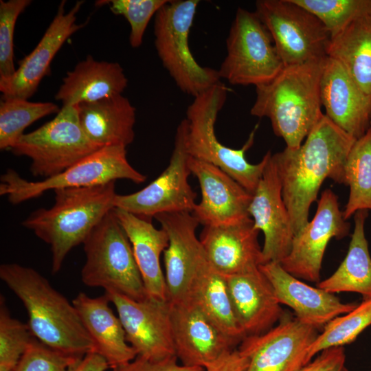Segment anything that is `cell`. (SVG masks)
<instances>
[{"instance_id":"obj_37","label":"cell","mask_w":371,"mask_h":371,"mask_svg":"<svg viewBox=\"0 0 371 371\" xmlns=\"http://www.w3.org/2000/svg\"><path fill=\"white\" fill-rule=\"evenodd\" d=\"M169 0H111L98 1L96 5L110 4L115 14L126 18L131 26L129 43L132 47H139L143 41L148 24L154 14Z\"/></svg>"},{"instance_id":"obj_6","label":"cell","mask_w":371,"mask_h":371,"mask_svg":"<svg viewBox=\"0 0 371 371\" xmlns=\"http://www.w3.org/2000/svg\"><path fill=\"white\" fill-rule=\"evenodd\" d=\"M82 244L86 260L81 279L86 286L102 287L137 301L148 296L131 243L113 209Z\"/></svg>"},{"instance_id":"obj_1","label":"cell","mask_w":371,"mask_h":371,"mask_svg":"<svg viewBox=\"0 0 371 371\" xmlns=\"http://www.w3.org/2000/svg\"><path fill=\"white\" fill-rule=\"evenodd\" d=\"M356 140L324 115L298 148L272 155L295 235L308 223L310 207L326 179L346 186V159Z\"/></svg>"},{"instance_id":"obj_20","label":"cell","mask_w":371,"mask_h":371,"mask_svg":"<svg viewBox=\"0 0 371 371\" xmlns=\"http://www.w3.org/2000/svg\"><path fill=\"white\" fill-rule=\"evenodd\" d=\"M320 98L324 114L344 132L357 139L371 127V95L364 93L337 60H325Z\"/></svg>"},{"instance_id":"obj_4","label":"cell","mask_w":371,"mask_h":371,"mask_svg":"<svg viewBox=\"0 0 371 371\" xmlns=\"http://www.w3.org/2000/svg\"><path fill=\"white\" fill-rule=\"evenodd\" d=\"M115 181L85 188L54 190L49 208L32 212L22 225L50 246L52 272L60 271L69 252L83 243L93 228L113 209Z\"/></svg>"},{"instance_id":"obj_28","label":"cell","mask_w":371,"mask_h":371,"mask_svg":"<svg viewBox=\"0 0 371 371\" xmlns=\"http://www.w3.org/2000/svg\"><path fill=\"white\" fill-rule=\"evenodd\" d=\"M127 84L119 63L98 61L88 56L67 73L55 98L63 106H76L122 94Z\"/></svg>"},{"instance_id":"obj_40","label":"cell","mask_w":371,"mask_h":371,"mask_svg":"<svg viewBox=\"0 0 371 371\" xmlns=\"http://www.w3.org/2000/svg\"><path fill=\"white\" fill-rule=\"evenodd\" d=\"M177 357L159 361H151L137 357L128 363L117 366L111 371H203L204 368L189 367L177 363Z\"/></svg>"},{"instance_id":"obj_36","label":"cell","mask_w":371,"mask_h":371,"mask_svg":"<svg viewBox=\"0 0 371 371\" xmlns=\"http://www.w3.org/2000/svg\"><path fill=\"white\" fill-rule=\"evenodd\" d=\"M316 16L330 36H335L368 4L369 0H293Z\"/></svg>"},{"instance_id":"obj_9","label":"cell","mask_w":371,"mask_h":371,"mask_svg":"<svg viewBox=\"0 0 371 371\" xmlns=\"http://www.w3.org/2000/svg\"><path fill=\"white\" fill-rule=\"evenodd\" d=\"M100 148L83 131L76 106H63L53 120L24 133L10 150L31 159L30 170L34 177L46 179Z\"/></svg>"},{"instance_id":"obj_29","label":"cell","mask_w":371,"mask_h":371,"mask_svg":"<svg viewBox=\"0 0 371 371\" xmlns=\"http://www.w3.org/2000/svg\"><path fill=\"white\" fill-rule=\"evenodd\" d=\"M186 302L197 306L221 331L237 344L246 337L234 316L225 278L210 264L204 250L199 258Z\"/></svg>"},{"instance_id":"obj_35","label":"cell","mask_w":371,"mask_h":371,"mask_svg":"<svg viewBox=\"0 0 371 371\" xmlns=\"http://www.w3.org/2000/svg\"><path fill=\"white\" fill-rule=\"evenodd\" d=\"M33 337L28 324L13 318L0 302V371H14Z\"/></svg>"},{"instance_id":"obj_21","label":"cell","mask_w":371,"mask_h":371,"mask_svg":"<svg viewBox=\"0 0 371 371\" xmlns=\"http://www.w3.org/2000/svg\"><path fill=\"white\" fill-rule=\"evenodd\" d=\"M259 269L271 282L279 303L292 308L300 322L317 329L357 306L342 302L333 293L308 285L286 271L279 262H267Z\"/></svg>"},{"instance_id":"obj_16","label":"cell","mask_w":371,"mask_h":371,"mask_svg":"<svg viewBox=\"0 0 371 371\" xmlns=\"http://www.w3.org/2000/svg\"><path fill=\"white\" fill-rule=\"evenodd\" d=\"M254 227L262 231L263 264L280 262L289 254L294 232L284 202L282 184L270 152L262 177L249 207Z\"/></svg>"},{"instance_id":"obj_19","label":"cell","mask_w":371,"mask_h":371,"mask_svg":"<svg viewBox=\"0 0 371 371\" xmlns=\"http://www.w3.org/2000/svg\"><path fill=\"white\" fill-rule=\"evenodd\" d=\"M168 236L164 252L168 300L186 302L203 249L196 237L200 224L192 212L161 213L155 216Z\"/></svg>"},{"instance_id":"obj_38","label":"cell","mask_w":371,"mask_h":371,"mask_svg":"<svg viewBox=\"0 0 371 371\" xmlns=\"http://www.w3.org/2000/svg\"><path fill=\"white\" fill-rule=\"evenodd\" d=\"M30 0L0 1V85L14 76V33L20 14L30 4Z\"/></svg>"},{"instance_id":"obj_31","label":"cell","mask_w":371,"mask_h":371,"mask_svg":"<svg viewBox=\"0 0 371 371\" xmlns=\"http://www.w3.org/2000/svg\"><path fill=\"white\" fill-rule=\"evenodd\" d=\"M368 210L354 214L355 227L348 253L337 269L328 278L319 281L317 287L330 293L355 292L363 300L371 298V257L365 235Z\"/></svg>"},{"instance_id":"obj_14","label":"cell","mask_w":371,"mask_h":371,"mask_svg":"<svg viewBox=\"0 0 371 371\" xmlns=\"http://www.w3.org/2000/svg\"><path fill=\"white\" fill-rule=\"evenodd\" d=\"M350 228L339 209L338 196L326 189L317 201L314 218L294 236L289 254L280 264L295 278L318 283L328 243L333 238L339 240L348 236Z\"/></svg>"},{"instance_id":"obj_3","label":"cell","mask_w":371,"mask_h":371,"mask_svg":"<svg viewBox=\"0 0 371 371\" xmlns=\"http://www.w3.org/2000/svg\"><path fill=\"white\" fill-rule=\"evenodd\" d=\"M326 58L284 67L272 80L256 87L251 115L268 117L287 148H298L324 115L320 80Z\"/></svg>"},{"instance_id":"obj_22","label":"cell","mask_w":371,"mask_h":371,"mask_svg":"<svg viewBox=\"0 0 371 371\" xmlns=\"http://www.w3.org/2000/svg\"><path fill=\"white\" fill-rule=\"evenodd\" d=\"M82 3V1L76 2L69 12H65V1H61L55 17L36 47L21 61L12 78L0 85L2 98L27 100L36 92L41 80L48 74L56 54L71 35L84 26L76 23Z\"/></svg>"},{"instance_id":"obj_12","label":"cell","mask_w":371,"mask_h":371,"mask_svg":"<svg viewBox=\"0 0 371 371\" xmlns=\"http://www.w3.org/2000/svg\"><path fill=\"white\" fill-rule=\"evenodd\" d=\"M188 122L179 124L174 148L168 166L160 175L140 190L129 194H117L113 207L146 218L161 213L192 212L197 194L188 183L191 174L186 148Z\"/></svg>"},{"instance_id":"obj_24","label":"cell","mask_w":371,"mask_h":371,"mask_svg":"<svg viewBox=\"0 0 371 371\" xmlns=\"http://www.w3.org/2000/svg\"><path fill=\"white\" fill-rule=\"evenodd\" d=\"M225 278L234 316L246 337L266 333L286 315L259 267Z\"/></svg>"},{"instance_id":"obj_11","label":"cell","mask_w":371,"mask_h":371,"mask_svg":"<svg viewBox=\"0 0 371 371\" xmlns=\"http://www.w3.org/2000/svg\"><path fill=\"white\" fill-rule=\"evenodd\" d=\"M255 5L284 67L327 57L331 36L313 14L293 0H258Z\"/></svg>"},{"instance_id":"obj_30","label":"cell","mask_w":371,"mask_h":371,"mask_svg":"<svg viewBox=\"0 0 371 371\" xmlns=\"http://www.w3.org/2000/svg\"><path fill=\"white\" fill-rule=\"evenodd\" d=\"M327 56L339 62L360 89L371 95V0L330 38Z\"/></svg>"},{"instance_id":"obj_43","label":"cell","mask_w":371,"mask_h":371,"mask_svg":"<svg viewBox=\"0 0 371 371\" xmlns=\"http://www.w3.org/2000/svg\"><path fill=\"white\" fill-rule=\"evenodd\" d=\"M109 368L106 361L102 357L90 352L70 366L68 371H106Z\"/></svg>"},{"instance_id":"obj_23","label":"cell","mask_w":371,"mask_h":371,"mask_svg":"<svg viewBox=\"0 0 371 371\" xmlns=\"http://www.w3.org/2000/svg\"><path fill=\"white\" fill-rule=\"evenodd\" d=\"M259 233L250 218L232 225L204 226L199 240L214 268L225 276H232L263 264Z\"/></svg>"},{"instance_id":"obj_34","label":"cell","mask_w":371,"mask_h":371,"mask_svg":"<svg viewBox=\"0 0 371 371\" xmlns=\"http://www.w3.org/2000/svg\"><path fill=\"white\" fill-rule=\"evenodd\" d=\"M371 325V298L365 299L351 311L338 316L324 326L310 346L307 358H312L324 350L353 341L368 326Z\"/></svg>"},{"instance_id":"obj_17","label":"cell","mask_w":371,"mask_h":371,"mask_svg":"<svg viewBox=\"0 0 371 371\" xmlns=\"http://www.w3.org/2000/svg\"><path fill=\"white\" fill-rule=\"evenodd\" d=\"M188 165L197 179L201 200L192 214L204 226L226 225L250 218L253 195L217 166L190 156Z\"/></svg>"},{"instance_id":"obj_15","label":"cell","mask_w":371,"mask_h":371,"mask_svg":"<svg viewBox=\"0 0 371 371\" xmlns=\"http://www.w3.org/2000/svg\"><path fill=\"white\" fill-rule=\"evenodd\" d=\"M318 335L315 327L286 314L266 333L245 337L238 349L249 357L246 371H300Z\"/></svg>"},{"instance_id":"obj_41","label":"cell","mask_w":371,"mask_h":371,"mask_svg":"<svg viewBox=\"0 0 371 371\" xmlns=\"http://www.w3.org/2000/svg\"><path fill=\"white\" fill-rule=\"evenodd\" d=\"M300 371H348L344 346L322 350Z\"/></svg>"},{"instance_id":"obj_10","label":"cell","mask_w":371,"mask_h":371,"mask_svg":"<svg viewBox=\"0 0 371 371\" xmlns=\"http://www.w3.org/2000/svg\"><path fill=\"white\" fill-rule=\"evenodd\" d=\"M226 48L218 72L220 78L234 85L266 84L284 67L269 32L255 11L237 9Z\"/></svg>"},{"instance_id":"obj_42","label":"cell","mask_w":371,"mask_h":371,"mask_svg":"<svg viewBox=\"0 0 371 371\" xmlns=\"http://www.w3.org/2000/svg\"><path fill=\"white\" fill-rule=\"evenodd\" d=\"M249 357L238 349L227 352L215 361L207 365V371H246Z\"/></svg>"},{"instance_id":"obj_2","label":"cell","mask_w":371,"mask_h":371,"mask_svg":"<svg viewBox=\"0 0 371 371\" xmlns=\"http://www.w3.org/2000/svg\"><path fill=\"white\" fill-rule=\"evenodd\" d=\"M0 278L26 308L34 337L76 359L94 352L93 341L72 302L38 271L16 263H5L0 266Z\"/></svg>"},{"instance_id":"obj_33","label":"cell","mask_w":371,"mask_h":371,"mask_svg":"<svg viewBox=\"0 0 371 371\" xmlns=\"http://www.w3.org/2000/svg\"><path fill=\"white\" fill-rule=\"evenodd\" d=\"M60 109L52 102H32L19 98H3L0 103V148L10 149L35 121Z\"/></svg>"},{"instance_id":"obj_18","label":"cell","mask_w":371,"mask_h":371,"mask_svg":"<svg viewBox=\"0 0 371 371\" xmlns=\"http://www.w3.org/2000/svg\"><path fill=\"white\" fill-rule=\"evenodd\" d=\"M170 318L176 356L181 365L205 368L238 345L191 302L170 303Z\"/></svg>"},{"instance_id":"obj_39","label":"cell","mask_w":371,"mask_h":371,"mask_svg":"<svg viewBox=\"0 0 371 371\" xmlns=\"http://www.w3.org/2000/svg\"><path fill=\"white\" fill-rule=\"evenodd\" d=\"M79 359L56 351L33 337L14 371H68Z\"/></svg>"},{"instance_id":"obj_5","label":"cell","mask_w":371,"mask_h":371,"mask_svg":"<svg viewBox=\"0 0 371 371\" xmlns=\"http://www.w3.org/2000/svg\"><path fill=\"white\" fill-rule=\"evenodd\" d=\"M227 91L228 88L220 81L194 97L186 111V148L190 157L221 168L253 195L271 151H267L258 164L247 161L245 153L254 144L258 126L241 148H232L219 142L214 127Z\"/></svg>"},{"instance_id":"obj_13","label":"cell","mask_w":371,"mask_h":371,"mask_svg":"<svg viewBox=\"0 0 371 371\" xmlns=\"http://www.w3.org/2000/svg\"><path fill=\"white\" fill-rule=\"evenodd\" d=\"M104 293L115 306L137 357L151 361L177 357L168 300L148 296L137 301L111 291Z\"/></svg>"},{"instance_id":"obj_7","label":"cell","mask_w":371,"mask_h":371,"mask_svg":"<svg viewBox=\"0 0 371 371\" xmlns=\"http://www.w3.org/2000/svg\"><path fill=\"white\" fill-rule=\"evenodd\" d=\"M126 179L144 183L146 177L128 162L126 147H102L61 173L39 181H28L13 169L1 177L0 195L6 196L16 205L38 197L49 190L60 188L91 187Z\"/></svg>"},{"instance_id":"obj_26","label":"cell","mask_w":371,"mask_h":371,"mask_svg":"<svg viewBox=\"0 0 371 371\" xmlns=\"http://www.w3.org/2000/svg\"><path fill=\"white\" fill-rule=\"evenodd\" d=\"M114 212L132 245L147 294L150 297L168 300L165 276L160 256L168 245V236L162 229H157L151 218L142 217L113 207Z\"/></svg>"},{"instance_id":"obj_8","label":"cell","mask_w":371,"mask_h":371,"mask_svg":"<svg viewBox=\"0 0 371 371\" xmlns=\"http://www.w3.org/2000/svg\"><path fill=\"white\" fill-rule=\"evenodd\" d=\"M199 0L169 1L155 14V45L177 86L194 97L220 82L218 70L201 66L189 47Z\"/></svg>"},{"instance_id":"obj_25","label":"cell","mask_w":371,"mask_h":371,"mask_svg":"<svg viewBox=\"0 0 371 371\" xmlns=\"http://www.w3.org/2000/svg\"><path fill=\"white\" fill-rule=\"evenodd\" d=\"M106 295L91 297L79 293L72 300L80 319L91 338L94 352L102 357L110 368L128 363L137 357L128 344L122 322L109 306Z\"/></svg>"},{"instance_id":"obj_32","label":"cell","mask_w":371,"mask_h":371,"mask_svg":"<svg viewBox=\"0 0 371 371\" xmlns=\"http://www.w3.org/2000/svg\"><path fill=\"white\" fill-rule=\"evenodd\" d=\"M348 202L342 211L348 220L357 211H371V127L352 146L346 163Z\"/></svg>"},{"instance_id":"obj_27","label":"cell","mask_w":371,"mask_h":371,"mask_svg":"<svg viewBox=\"0 0 371 371\" xmlns=\"http://www.w3.org/2000/svg\"><path fill=\"white\" fill-rule=\"evenodd\" d=\"M76 106L83 131L98 147H126L133 142L135 108L122 94Z\"/></svg>"}]
</instances>
